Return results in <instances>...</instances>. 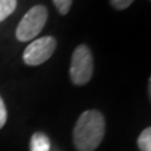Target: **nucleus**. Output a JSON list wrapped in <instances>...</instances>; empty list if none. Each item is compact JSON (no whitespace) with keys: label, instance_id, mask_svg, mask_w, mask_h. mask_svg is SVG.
<instances>
[{"label":"nucleus","instance_id":"obj_3","mask_svg":"<svg viewBox=\"0 0 151 151\" xmlns=\"http://www.w3.org/2000/svg\"><path fill=\"white\" fill-rule=\"evenodd\" d=\"M48 19V10L43 5H35L29 9L22 20L19 22L15 35L18 40L28 42L39 34Z\"/></svg>","mask_w":151,"mask_h":151},{"label":"nucleus","instance_id":"obj_10","mask_svg":"<svg viewBox=\"0 0 151 151\" xmlns=\"http://www.w3.org/2000/svg\"><path fill=\"white\" fill-rule=\"evenodd\" d=\"M8 119V112H6V107H5V103H4L3 98L0 97V130L4 127Z\"/></svg>","mask_w":151,"mask_h":151},{"label":"nucleus","instance_id":"obj_8","mask_svg":"<svg viewBox=\"0 0 151 151\" xmlns=\"http://www.w3.org/2000/svg\"><path fill=\"white\" fill-rule=\"evenodd\" d=\"M53 3L57 8V10L59 12V14L65 15V14H68V12L70 10L73 0H53Z\"/></svg>","mask_w":151,"mask_h":151},{"label":"nucleus","instance_id":"obj_2","mask_svg":"<svg viewBox=\"0 0 151 151\" xmlns=\"http://www.w3.org/2000/svg\"><path fill=\"white\" fill-rule=\"evenodd\" d=\"M69 74L76 86H83L91 81L93 76V55L86 44H81L74 49Z\"/></svg>","mask_w":151,"mask_h":151},{"label":"nucleus","instance_id":"obj_4","mask_svg":"<svg viewBox=\"0 0 151 151\" xmlns=\"http://www.w3.org/2000/svg\"><path fill=\"white\" fill-rule=\"evenodd\" d=\"M55 47L57 42L53 37L47 35L38 38L25 48L24 53H23V60H24L25 64L30 65V67L39 65L47 62L53 55Z\"/></svg>","mask_w":151,"mask_h":151},{"label":"nucleus","instance_id":"obj_5","mask_svg":"<svg viewBox=\"0 0 151 151\" xmlns=\"http://www.w3.org/2000/svg\"><path fill=\"white\" fill-rule=\"evenodd\" d=\"M50 141L43 132H35L30 139V151H49Z\"/></svg>","mask_w":151,"mask_h":151},{"label":"nucleus","instance_id":"obj_9","mask_svg":"<svg viewBox=\"0 0 151 151\" xmlns=\"http://www.w3.org/2000/svg\"><path fill=\"white\" fill-rule=\"evenodd\" d=\"M112 8H115L116 10H124V9H127L134 0H110Z\"/></svg>","mask_w":151,"mask_h":151},{"label":"nucleus","instance_id":"obj_1","mask_svg":"<svg viewBox=\"0 0 151 151\" xmlns=\"http://www.w3.org/2000/svg\"><path fill=\"white\" fill-rule=\"evenodd\" d=\"M106 132L103 115L97 110H87L78 117L73 129V145L78 151H94L101 145Z\"/></svg>","mask_w":151,"mask_h":151},{"label":"nucleus","instance_id":"obj_7","mask_svg":"<svg viewBox=\"0 0 151 151\" xmlns=\"http://www.w3.org/2000/svg\"><path fill=\"white\" fill-rule=\"evenodd\" d=\"M17 0H0V22L5 20L15 10Z\"/></svg>","mask_w":151,"mask_h":151},{"label":"nucleus","instance_id":"obj_6","mask_svg":"<svg viewBox=\"0 0 151 151\" xmlns=\"http://www.w3.org/2000/svg\"><path fill=\"white\" fill-rule=\"evenodd\" d=\"M137 146L140 151H151V129L146 127L137 139Z\"/></svg>","mask_w":151,"mask_h":151}]
</instances>
